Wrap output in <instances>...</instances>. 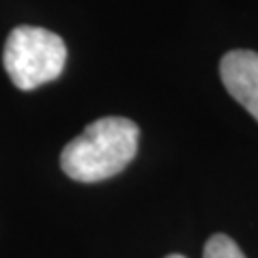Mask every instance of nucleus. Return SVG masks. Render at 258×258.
Segmentation results:
<instances>
[{
    "mask_svg": "<svg viewBox=\"0 0 258 258\" xmlns=\"http://www.w3.org/2000/svg\"><path fill=\"white\" fill-rule=\"evenodd\" d=\"M67 45L62 39L39 26H18L5 43L3 62L11 82L20 91L47 84L62 74Z\"/></svg>",
    "mask_w": 258,
    "mask_h": 258,
    "instance_id": "nucleus-2",
    "label": "nucleus"
},
{
    "mask_svg": "<svg viewBox=\"0 0 258 258\" xmlns=\"http://www.w3.org/2000/svg\"><path fill=\"white\" fill-rule=\"evenodd\" d=\"M203 258H245V254L228 235H213L207 241Z\"/></svg>",
    "mask_w": 258,
    "mask_h": 258,
    "instance_id": "nucleus-4",
    "label": "nucleus"
},
{
    "mask_svg": "<svg viewBox=\"0 0 258 258\" xmlns=\"http://www.w3.org/2000/svg\"><path fill=\"white\" fill-rule=\"evenodd\" d=\"M166 258H185V256H181V254H170V256H166Z\"/></svg>",
    "mask_w": 258,
    "mask_h": 258,
    "instance_id": "nucleus-5",
    "label": "nucleus"
},
{
    "mask_svg": "<svg viewBox=\"0 0 258 258\" xmlns=\"http://www.w3.org/2000/svg\"><path fill=\"white\" fill-rule=\"evenodd\" d=\"M140 129L123 116L91 123L60 153L62 172L80 183H97L123 172L138 153Z\"/></svg>",
    "mask_w": 258,
    "mask_h": 258,
    "instance_id": "nucleus-1",
    "label": "nucleus"
},
{
    "mask_svg": "<svg viewBox=\"0 0 258 258\" xmlns=\"http://www.w3.org/2000/svg\"><path fill=\"white\" fill-rule=\"evenodd\" d=\"M222 82L235 99L258 120V54L232 50L220 62Z\"/></svg>",
    "mask_w": 258,
    "mask_h": 258,
    "instance_id": "nucleus-3",
    "label": "nucleus"
}]
</instances>
